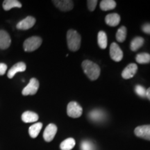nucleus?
Listing matches in <instances>:
<instances>
[{"label":"nucleus","mask_w":150,"mask_h":150,"mask_svg":"<svg viewBox=\"0 0 150 150\" xmlns=\"http://www.w3.org/2000/svg\"><path fill=\"white\" fill-rule=\"evenodd\" d=\"M81 65L84 73L91 81H95L99 78L101 70L98 65L89 60H86Z\"/></svg>","instance_id":"1"},{"label":"nucleus","mask_w":150,"mask_h":150,"mask_svg":"<svg viewBox=\"0 0 150 150\" xmlns=\"http://www.w3.org/2000/svg\"><path fill=\"white\" fill-rule=\"evenodd\" d=\"M67 44L69 50L76 52L81 46V35L76 30L70 29L67 33Z\"/></svg>","instance_id":"2"},{"label":"nucleus","mask_w":150,"mask_h":150,"mask_svg":"<svg viewBox=\"0 0 150 150\" xmlns=\"http://www.w3.org/2000/svg\"><path fill=\"white\" fill-rule=\"evenodd\" d=\"M42 38L38 36H31L27 38L24 42V50L27 52L35 51L40 47L42 45Z\"/></svg>","instance_id":"3"},{"label":"nucleus","mask_w":150,"mask_h":150,"mask_svg":"<svg viewBox=\"0 0 150 150\" xmlns=\"http://www.w3.org/2000/svg\"><path fill=\"white\" fill-rule=\"evenodd\" d=\"M83 108L77 102H70L67 106V113L69 117L78 118L81 116Z\"/></svg>","instance_id":"4"},{"label":"nucleus","mask_w":150,"mask_h":150,"mask_svg":"<svg viewBox=\"0 0 150 150\" xmlns=\"http://www.w3.org/2000/svg\"><path fill=\"white\" fill-rule=\"evenodd\" d=\"M39 86H40V83H39L38 80L35 78H31L29 81V83L22 90V94L24 96L35 95L38 91Z\"/></svg>","instance_id":"5"},{"label":"nucleus","mask_w":150,"mask_h":150,"mask_svg":"<svg viewBox=\"0 0 150 150\" xmlns=\"http://www.w3.org/2000/svg\"><path fill=\"white\" fill-rule=\"evenodd\" d=\"M134 134L138 138L150 141V125L137 127L134 130Z\"/></svg>","instance_id":"6"},{"label":"nucleus","mask_w":150,"mask_h":150,"mask_svg":"<svg viewBox=\"0 0 150 150\" xmlns=\"http://www.w3.org/2000/svg\"><path fill=\"white\" fill-rule=\"evenodd\" d=\"M110 56L114 61L119 62L122 61L123 58V52L115 42H112L110 47Z\"/></svg>","instance_id":"7"},{"label":"nucleus","mask_w":150,"mask_h":150,"mask_svg":"<svg viewBox=\"0 0 150 150\" xmlns=\"http://www.w3.org/2000/svg\"><path fill=\"white\" fill-rule=\"evenodd\" d=\"M35 19L32 16H27L17 24L16 28L19 30H28L32 28L35 25Z\"/></svg>","instance_id":"8"},{"label":"nucleus","mask_w":150,"mask_h":150,"mask_svg":"<svg viewBox=\"0 0 150 150\" xmlns=\"http://www.w3.org/2000/svg\"><path fill=\"white\" fill-rule=\"evenodd\" d=\"M57 127L54 124H50L45 129L43 133V138L46 142H50L53 140L57 133Z\"/></svg>","instance_id":"9"},{"label":"nucleus","mask_w":150,"mask_h":150,"mask_svg":"<svg viewBox=\"0 0 150 150\" xmlns=\"http://www.w3.org/2000/svg\"><path fill=\"white\" fill-rule=\"evenodd\" d=\"M52 2L61 11H71L74 6L73 1L71 0H54Z\"/></svg>","instance_id":"10"},{"label":"nucleus","mask_w":150,"mask_h":150,"mask_svg":"<svg viewBox=\"0 0 150 150\" xmlns=\"http://www.w3.org/2000/svg\"><path fill=\"white\" fill-rule=\"evenodd\" d=\"M138 70V66L135 63H130L124 69L122 72V76L125 79H129L134 77Z\"/></svg>","instance_id":"11"},{"label":"nucleus","mask_w":150,"mask_h":150,"mask_svg":"<svg viewBox=\"0 0 150 150\" xmlns=\"http://www.w3.org/2000/svg\"><path fill=\"white\" fill-rule=\"evenodd\" d=\"M27 68V65L24 62H19L11 67L10 70L7 73V76L9 79L13 78V76L18 72H24Z\"/></svg>","instance_id":"12"},{"label":"nucleus","mask_w":150,"mask_h":150,"mask_svg":"<svg viewBox=\"0 0 150 150\" xmlns=\"http://www.w3.org/2000/svg\"><path fill=\"white\" fill-rule=\"evenodd\" d=\"M11 44V38L10 35L4 30H0V49L6 50Z\"/></svg>","instance_id":"13"},{"label":"nucleus","mask_w":150,"mask_h":150,"mask_svg":"<svg viewBox=\"0 0 150 150\" xmlns=\"http://www.w3.org/2000/svg\"><path fill=\"white\" fill-rule=\"evenodd\" d=\"M105 22L110 27H116L120 22V16L117 13L108 14L105 18Z\"/></svg>","instance_id":"14"},{"label":"nucleus","mask_w":150,"mask_h":150,"mask_svg":"<svg viewBox=\"0 0 150 150\" xmlns=\"http://www.w3.org/2000/svg\"><path fill=\"white\" fill-rule=\"evenodd\" d=\"M39 116L34 112L27 110L24 112L22 115V120L25 123L35 122L38 120Z\"/></svg>","instance_id":"15"},{"label":"nucleus","mask_w":150,"mask_h":150,"mask_svg":"<svg viewBox=\"0 0 150 150\" xmlns=\"http://www.w3.org/2000/svg\"><path fill=\"white\" fill-rule=\"evenodd\" d=\"M22 4L18 0H5L4 1L2 6L4 11H9L13 8H21Z\"/></svg>","instance_id":"16"},{"label":"nucleus","mask_w":150,"mask_h":150,"mask_svg":"<svg viewBox=\"0 0 150 150\" xmlns=\"http://www.w3.org/2000/svg\"><path fill=\"white\" fill-rule=\"evenodd\" d=\"M97 42L99 47L102 50H104L107 47L108 38L106 33L103 31H100L97 35Z\"/></svg>","instance_id":"17"},{"label":"nucleus","mask_w":150,"mask_h":150,"mask_svg":"<svg viewBox=\"0 0 150 150\" xmlns=\"http://www.w3.org/2000/svg\"><path fill=\"white\" fill-rule=\"evenodd\" d=\"M42 128V123L37 122L31 125L29 129V136L32 138H35L40 134L41 129Z\"/></svg>","instance_id":"18"},{"label":"nucleus","mask_w":150,"mask_h":150,"mask_svg":"<svg viewBox=\"0 0 150 150\" xmlns=\"http://www.w3.org/2000/svg\"><path fill=\"white\" fill-rule=\"evenodd\" d=\"M144 42H145V40H144L143 38L140 36L136 37L133 39L130 45V49L131 51L136 52L138 50H139L143 45Z\"/></svg>","instance_id":"19"},{"label":"nucleus","mask_w":150,"mask_h":150,"mask_svg":"<svg viewBox=\"0 0 150 150\" xmlns=\"http://www.w3.org/2000/svg\"><path fill=\"white\" fill-rule=\"evenodd\" d=\"M75 140L72 138H69L63 140L60 145V148L61 150H71L75 146Z\"/></svg>","instance_id":"20"},{"label":"nucleus","mask_w":150,"mask_h":150,"mask_svg":"<svg viewBox=\"0 0 150 150\" xmlns=\"http://www.w3.org/2000/svg\"><path fill=\"white\" fill-rule=\"evenodd\" d=\"M115 6L116 2L114 0H103L100 3V8L104 11L112 10Z\"/></svg>","instance_id":"21"},{"label":"nucleus","mask_w":150,"mask_h":150,"mask_svg":"<svg viewBox=\"0 0 150 150\" xmlns=\"http://www.w3.org/2000/svg\"><path fill=\"white\" fill-rule=\"evenodd\" d=\"M137 63L140 64H147L150 63V54L148 53H140L137 54L136 56Z\"/></svg>","instance_id":"22"},{"label":"nucleus","mask_w":150,"mask_h":150,"mask_svg":"<svg viewBox=\"0 0 150 150\" xmlns=\"http://www.w3.org/2000/svg\"><path fill=\"white\" fill-rule=\"evenodd\" d=\"M104 116V113L102 110L99 109H95L92 110L89 113V117L92 120L100 121L102 120Z\"/></svg>","instance_id":"23"},{"label":"nucleus","mask_w":150,"mask_h":150,"mask_svg":"<svg viewBox=\"0 0 150 150\" xmlns=\"http://www.w3.org/2000/svg\"><path fill=\"white\" fill-rule=\"evenodd\" d=\"M127 28L124 26L117 30V33H116V40L118 42H122L125 40L127 37Z\"/></svg>","instance_id":"24"},{"label":"nucleus","mask_w":150,"mask_h":150,"mask_svg":"<svg viewBox=\"0 0 150 150\" xmlns=\"http://www.w3.org/2000/svg\"><path fill=\"white\" fill-rule=\"evenodd\" d=\"M135 92L138 96L142 97V98H145L146 97V94H147V90H146L143 86L137 85L135 87Z\"/></svg>","instance_id":"25"},{"label":"nucleus","mask_w":150,"mask_h":150,"mask_svg":"<svg viewBox=\"0 0 150 150\" xmlns=\"http://www.w3.org/2000/svg\"><path fill=\"white\" fill-rule=\"evenodd\" d=\"M88 2V9L91 11H93L95 9V7H96L97 1V0H88L87 1Z\"/></svg>","instance_id":"26"},{"label":"nucleus","mask_w":150,"mask_h":150,"mask_svg":"<svg viewBox=\"0 0 150 150\" xmlns=\"http://www.w3.org/2000/svg\"><path fill=\"white\" fill-rule=\"evenodd\" d=\"M82 150H93V146L91 142L88 141H84L81 143Z\"/></svg>","instance_id":"27"},{"label":"nucleus","mask_w":150,"mask_h":150,"mask_svg":"<svg viewBox=\"0 0 150 150\" xmlns=\"http://www.w3.org/2000/svg\"><path fill=\"white\" fill-rule=\"evenodd\" d=\"M7 70V65L5 63H0V76L6 74V72Z\"/></svg>","instance_id":"28"},{"label":"nucleus","mask_w":150,"mask_h":150,"mask_svg":"<svg viewBox=\"0 0 150 150\" xmlns=\"http://www.w3.org/2000/svg\"><path fill=\"white\" fill-rule=\"evenodd\" d=\"M142 30L144 33L150 35V24L146 23L142 27Z\"/></svg>","instance_id":"29"},{"label":"nucleus","mask_w":150,"mask_h":150,"mask_svg":"<svg viewBox=\"0 0 150 150\" xmlns=\"http://www.w3.org/2000/svg\"><path fill=\"white\" fill-rule=\"evenodd\" d=\"M146 97H147V98L150 101V88H149L147 90V94H146Z\"/></svg>","instance_id":"30"}]
</instances>
